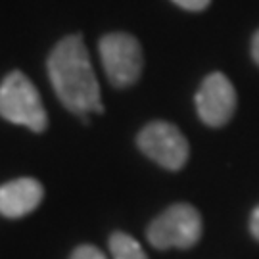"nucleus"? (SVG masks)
<instances>
[{"label":"nucleus","mask_w":259,"mask_h":259,"mask_svg":"<svg viewBox=\"0 0 259 259\" xmlns=\"http://www.w3.org/2000/svg\"><path fill=\"white\" fill-rule=\"evenodd\" d=\"M146 236L156 250H190L202 236L200 211L190 204L169 205L148 225Z\"/></svg>","instance_id":"7ed1b4c3"},{"label":"nucleus","mask_w":259,"mask_h":259,"mask_svg":"<svg viewBox=\"0 0 259 259\" xmlns=\"http://www.w3.org/2000/svg\"><path fill=\"white\" fill-rule=\"evenodd\" d=\"M111 259H148L139 240H135L127 232H113L110 236Z\"/></svg>","instance_id":"6e6552de"},{"label":"nucleus","mask_w":259,"mask_h":259,"mask_svg":"<svg viewBox=\"0 0 259 259\" xmlns=\"http://www.w3.org/2000/svg\"><path fill=\"white\" fill-rule=\"evenodd\" d=\"M48 77L56 96L67 111L79 115L83 123L91 113H104L98 79L81 35L64 37L48 56Z\"/></svg>","instance_id":"f257e3e1"},{"label":"nucleus","mask_w":259,"mask_h":259,"mask_svg":"<svg viewBox=\"0 0 259 259\" xmlns=\"http://www.w3.org/2000/svg\"><path fill=\"white\" fill-rule=\"evenodd\" d=\"M104 71L110 83L117 89H127L140 79L142 73V48L129 33H108L98 42Z\"/></svg>","instance_id":"20e7f679"},{"label":"nucleus","mask_w":259,"mask_h":259,"mask_svg":"<svg viewBox=\"0 0 259 259\" xmlns=\"http://www.w3.org/2000/svg\"><path fill=\"white\" fill-rule=\"evenodd\" d=\"M194 102L200 119L207 127H223L236 111V91L231 79L217 71L202 81Z\"/></svg>","instance_id":"423d86ee"},{"label":"nucleus","mask_w":259,"mask_h":259,"mask_svg":"<svg viewBox=\"0 0 259 259\" xmlns=\"http://www.w3.org/2000/svg\"><path fill=\"white\" fill-rule=\"evenodd\" d=\"M140 152L167 171L183 169L188 159L190 148L186 137L167 121H152L137 137Z\"/></svg>","instance_id":"39448f33"},{"label":"nucleus","mask_w":259,"mask_h":259,"mask_svg":"<svg viewBox=\"0 0 259 259\" xmlns=\"http://www.w3.org/2000/svg\"><path fill=\"white\" fill-rule=\"evenodd\" d=\"M42 198L45 188L37 179H14L0 186V215L6 219H21L35 211Z\"/></svg>","instance_id":"0eeeda50"},{"label":"nucleus","mask_w":259,"mask_h":259,"mask_svg":"<svg viewBox=\"0 0 259 259\" xmlns=\"http://www.w3.org/2000/svg\"><path fill=\"white\" fill-rule=\"evenodd\" d=\"M250 232H251V236L259 242V205L250 215Z\"/></svg>","instance_id":"9b49d317"},{"label":"nucleus","mask_w":259,"mask_h":259,"mask_svg":"<svg viewBox=\"0 0 259 259\" xmlns=\"http://www.w3.org/2000/svg\"><path fill=\"white\" fill-rule=\"evenodd\" d=\"M173 2L179 8L188 10V12H202L211 4V0H173Z\"/></svg>","instance_id":"9d476101"},{"label":"nucleus","mask_w":259,"mask_h":259,"mask_svg":"<svg viewBox=\"0 0 259 259\" xmlns=\"http://www.w3.org/2000/svg\"><path fill=\"white\" fill-rule=\"evenodd\" d=\"M69 259H108V257L104 255L102 250H98L93 244H81V246H77L71 251Z\"/></svg>","instance_id":"1a4fd4ad"},{"label":"nucleus","mask_w":259,"mask_h":259,"mask_svg":"<svg viewBox=\"0 0 259 259\" xmlns=\"http://www.w3.org/2000/svg\"><path fill=\"white\" fill-rule=\"evenodd\" d=\"M251 58L259 65V31H255V35L251 38Z\"/></svg>","instance_id":"f8f14e48"},{"label":"nucleus","mask_w":259,"mask_h":259,"mask_svg":"<svg viewBox=\"0 0 259 259\" xmlns=\"http://www.w3.org/2000/svg\"><path fill=\"white\" fill-rule=\"evenodd\" d=\"M0 115L33 133H45L48 117L37 87L21 71H12L0 83Z\"/></svg>","instance_id":"f03ea898"}]
</instances>
